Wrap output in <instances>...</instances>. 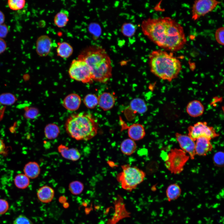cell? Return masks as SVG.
I'll return each mask as SVG.
<instances>
[{
    "label": "cell",
    "mask_w": 224,
    "mask_h": 224,
    "mask_svg": "<svg viewBox=\"0 0 224 224\" xmlns=\"http://www.w3.org/2000/svg\"><path fill=\"white\" fill-rule=\"evenodd\" d=\"M57 150L62 157L72 161H78L81 156L80 152L77 149L73 147L69 148L63 144L58 146Z\"/></svg>",
    "instance_id": "cell-12"
},
{
    "label": "cell",
    "mask_w": 224,
    "mask_h": 224,
    "mask_svg": "<svg viewBox=\"0 0 224 224\" xmlns=\"http://www.w3.org/2000/svg\"><path fill=\"white\" fill-rule=\"evenodd\" d=\"M60 133V129L59 127L55 124H48L44 128V135L48 139L52 140L56 138Z\"/></svg>",
    "instance_id": "cell-25"
},
{
    "label": "cell",
    "mask_w": 224,
    "mask_h": 224,
    "mask_svg": "<svg viewBox=\"0 0 224 224\" xmlns=\"http://www.w3.org/2000/svg\"><path fill=\"white\" fill-rule=\"evenodd\" d=\"M175 137L181 149L189 155L191 159H194L196 155L195 152V142L188 135L176 133Z\"/></svg>",
    "instance_id": "cell-10"
},
{
    "label": "cell",
    "mask_w": 224,
    "mask_h": 224,
    "mask_svg": "<svg viewBox=\"0 0 224 224\" xmlns=\"http://www.w3.org/2000/svg\"><path fill=\"white\" fill-rule=\"evenodd\" d=\"M149 59L152 72L163 80L171 81L178 77L182 69L180 61L172 53L154 50L150 53Z\"/></svg>",
    "instance_id": "cell-3"
},
{
    "label": "cell",
    "mask_w": 224,
    "mask_h": 224,
    "mask_svg": "<svg viewBox=\"0 0 224 224\" xmlns=\"http://www.w3.org/2000/svg\"><path fill=\"white\" fill-rule=\"evenodd\" d=\"M214 164L218 167H222L224 165V153L222 151L216 152L213 157Z\"/></svg>",
    "instance_id": "cell-32"
},
{
    "label": "cell",
    "mask_w": 224,
    "mask_h": 224,
    "mask_svg": "<svg viewBox=\"0 0 224 224\" xmlns=\"http://www.w3.org/2000/svg\"><path fill=\"white\" fill-rule=\"evenodd\" d=\"M128 134L129 138L135 141L142 139L146 135V132L142 125L136 123L128 127Z\"/></svg>",
    "instance_id": "cell-15"
},
{
    "label": "cell",
    "mask_w": 224,
    "mask_h": 224,
    "mask_svg": "<svg viewBox=\"0 0 224 224\" xmlns=\"http://www.w3.org/2000/svg\"><path fill=\"white\" fill-rule=\"evenodd\" d=\"M204 110L202 103L198 100H194L187 104L186 110L187 114L191 117H197L202 115Z\"/></svg>",
    "instance_id": "cell-17"
},
{
    "label": "cell",
    "mask_w": 224,
    "mask_h": 224,
    "mask_svg": "<svg viewBox=\"0 0 224 224\" xmlns=\"http://www.w3.org/2000/svg\"><path fill=\"white\" fill-rule=\"evenodd\" d=\"M7 48V44L2 39L0 38V54L5 51Z\"/></svg>",
    "instance_id": "cell-38"
},
{
    "label": "cell",
    "mask_w": 224,
    "mask_h": 224,
    "mask_svg": "<svg viewBox=\"0 0 224 224\" xmlns=\"http://www.w3.org/2000/svg\"><path fill=\"white\" fill-rule=\"evenodd\" d=\"M208 139L203 137L198 138L195 142V152L196 155L200 156L206 155L211 151L213 146Z\"/></svg>",
    "instance_id": "cell-13"
},
{
    "label": "cell",
    "mask_w": 224,
    "mask_h": 224,
    "mask_svg": "<svg viewBox=\"0 0 224 224\" xmlns=\"http://www.w3.org/2000/svg\"><path fill=\"white\" fill-rule=\"evenodd\" d=\"M121 167L122 171L117 175V180L123 189L131 191L144 181L146 174L137 167L125 164Z\"/></svg>",
    "instance_id": "cell-5"
},
{
    "label": "cell",
    "mask_w": 224,
    "mask_h": 224,
    "mask_svg": "<svg viewBox=\"0 0 224 224\" xmlns=\"http://www.w3.org/2000/svg\"><path fill=\"white\" fill-rule=\"evenodd\" d=\"M129 109L134 113L143 114L147 110V107L145 101L142 99L136 98L130 102Z\"/></svg>",
    "instance_id": "cell-20"
},
{
    "label": "cell",
    "mask_w": 224,
    "mask_h": 224,
    "mask_svg": "<svg viewBox=\"0 0 224 224\" xmlns=\"http://www.w3.org/2000/svg\"><path fill=\"white\" fill-rule=\"evenodd\" d=\"M39 110L36 108L30 107L26 110L24 116L25 118L29 119H34L37 117L39 114Z\"/></svg>",
    "instance_id": "cell-33"
},
{
    "label": "cell",
    "mask_w": 224,
    "mask_h": 224,
    "mask_svg": "<svg viewBox=\"0 0 224 224\" xmlns=\"http://www.w3.org/2000/svg\"><path fill=\"white\" fill-rule=\"evenodd\" d=\"M8 29L7 26L5 24L0 25V38L5 37L8 33Z\"/></svg>",
    "instance_id": "cell-37"
},
{
    "label": "cell",
    "mask_w": 224,
    "mask_h": 224,
    "mask_svg": "<svg viewBox=\"0 0 224 224\" xmlns=\"http://www.w3.org/2000/svg\"><path fill=\"white\" fill-rule=\"evenodd\" d=\"M39 200L41 202L47 203L53 200L54 195V191L48 185L43 186L40 188L37 193Z\"/></svg>",
    "instance_id": "cell-18"
},
{
    "label": "cell",
    "mask_w": 224,
    "mask_h": 224,
    "mask_svg": "<svg viewBox=\"0 0 224 224\" xmlns=\"http://www.w3.org/2000/svg\"><path fill=\"white\" fill-rule=\"evenodd\" d=\"M83 102L87 107L93 109L98 105V97L94 94H87L84 97Z\"/></svg>",
    "instance_id": "cell-30"
},
{
    "label": "cell",
    "mask_w": 224,
    "mask_h": 224,
    "mask_svg": "<svg viewBox=\"0 0 224 224\" xmlns=\"http://www.w3.org/2000/svg\"><path fill=\"white\" fill-rule=\"evenodd\" d=\"M77 58L87 63L93 80L105 83L111 77V60L107 52L102 47L95 45L88 47L80 53Z\"/></svg>",
    "instance_id": "cell-2"
},
{
    "label": "cell",
    "mask_w": 224,
    "mask_h": 224,
    "mask_svg": "<svg viewBox=\"0 0 224 224\" xmlns=\"http://www.w3.org/2000/svg\"><path fill=\"white\" fill-rule=\"evenodd\" d=\"M14 183L18 189H24L29 185V178L24 174H19L16 176L14 179Z\"/></svg>",
    "instance_id": "cell-26"
},
{
    "label": "cell",
    "mask_w": 224,
    "mask_h": 224,
    "mask_svg": "<svg viewBox=\"0 0 224 224\" xmlns=\"http://www.w3.org/2000/svg\"><path fill=\"white\" fill-rule=\"evenodd\" d=\"M56 51L57 55L61 58H67L70 56L73 52L71 45L66 42H59Z\"/></svg>",
    "instance_id": "cell-23"
},
{
    "label": "cell",
    "mask_w": 224,
    "mask_h": 224,
    "mask_svg": "<svg viewBox=\"0 0 224 224\" xmlns=\"http://www.w3.org/2000/svg\"><path fill=\"white\" fill-rule=\"evenodd\" d=\"M224 28L223 27H220L216 30L215 37L216 40L219 44L223 45Z\"/></svg>",
    "instance_id": "cell-34"
},
{
    "label": "cell",
    "mask_w": 224,
    "mask_h": 224,
    "mask_svg": "<svg viewBox=\"0 0 224 224\" xmlns=\"http://www.w3.org/2000/svg\"><path fill=\"white\" fill-rule=\"evenodd\" d=\"M52 46V42L48 36L41 35L38 38L36 42L37 53L40 56H46L49 53Z\"/></svg>",
    "instance_id": "cell-11"
},
{
    "label": "cell",
    "mask_w": 224,
    "mask_h": 224,
    "mask_svg": "<svg viewBox=\"0 0 224 224\" xmlns=\"http://www.w3.org/2000/svg\"><path fill=\"white\" fill-rule=\"evenodd\" d=\"M188 130V135L194 141L201 137L211 140L219 135L213 127L208 125L206 122H198L189 126Z\"/></svg>",
    "instance_id": "cell-8"
},
{
    "label": "cell",
    "mask_w": 224,
    "mask_h": 224,
    "mask_svg": "<svg viewBox=\"0 0 224 224\" xmlns=\"http://www.w3.org/2000/svg\"><path fill=\"white\" fill-rule=\"evenodd\" d=\"M98 104L100 107L104 110L106 111L111 109L115 103V99L111 93L104 92L98 97Z\"/></svg>",
    "instance_id": "cell-16"
},
{
    "label": "cell",
    "mask_w": 224,
    "mask_h": 224,
    "mask_svg": "<svg viewBox=\"0 0 224 224\" xmlns=\"http://www.w3.org/2000/svg\"><path fill=\"white\" fill-rule=\"evenodd\" d=\"M68 188L72 194L77 195L80 194L83 191L84 189V185L81 182L75 180L69 183Z\"/></svg>",
    "instance_id": "cell-27"
},
{
    "label": "cell",
    "mask_w": 224,
    "mask_h": 224,
    "mask_svg": "<svg viewBox=\"0 0 224 224\" xmlns=\"http://www.w3.org/2000/svg\"><path fill=\"white\" fill-rule=\"evenodd\" d=\"M189 158L181 149H172L165 160V166L171 173L179 174L183 170L184 166Z\"/></svg>",
    "instance_id": "cell-6"
},
{
    "label": "cell",
    "mask_w": 224,
    "mask_h": 224,
    "mask_svg": "<svg viewBox=\"0 0 224 224\" xmlns=\"http://www.w3.org/2000/svg\"><path fill=\"white\" fill-rule=\"evenodd\" d=\"M15 95L10 93H5L0 95V104L4 105H11L16 101Z\"/></svg>",
    "instance_id": "cell-28"
},
{
    "label": "cell",
    "mask_w": 224,
    "mask_h": 224,
    "mask_svg": "<svg viewBox=\"0 0 224 224\" xmlns=\"http://www.w3.org/2000/svg\"><path fill=\"white\" fill-rule=\"evenodd\" d=\"M136 30V27L133 24L129 22H125L122 25L121 31L124 36L130 37L134 35Z\"/></svg>",
    "instance_id": "cell-29"
},
{
    "label": "cell",
    "mask_w": 224,
    "mask_h": 224,
    "mask_svg": "<svg viewBox=\"0 0 224 224\" xmlns=\"http://www.w3.org/2000/svg\"><path fill=\"white\" fill-rule=\"evenodd\" d=\"M68 135L77 141H87L97 134L98 126L96 122L89 114L81 112L72 114L65 124Z\"/></svg>",
    "instance_id": "cell-4"
},
{
    "label": "cell",
    "mask_w": 224,
    "mask_h": 224,
    "mask_svg": "<svg viewBox=\"0 0 224 224\" xmlns=\"http://www.w3.org/2000/svg\"><path fill=\"white\" fill-rule=\"evenodd\" d=\"M81 102L80 96L75 93L67 96L63 99L62 105L66 109L70 111H75L80 107Z\"/></svg>",
    "instance_id": "cell-14"
},
{
    "label": "cell",
    "mask_w": 224,
    "mask_h": 224,
    "mask_svg": "<svg viewBox=\"0 0 224 224\" xmlns=\"http://www.w3.org/2000/svg\"><path fill=\"white\" fill-rule=\"evenodd\" d=\"M220 2L215 0H199L194 1L192 8V19L194 21L212 11Z\"/></svg>",
    "instance_id": "cell-9"
},
{
    "label": "cell",
    "mask_w": 224,
    "mask_h": 224,
    "mask_svg": "<svg viewBox=\"0 0 224 224\" xmlns=\"http://www.w3.org/2000/svg\"><path fill=\"white\" fill-rule=\"evenodd\" d=\"M141 28L144 35L150 40L167 50L179 51L186 43L183 27L169 17L145 19Z\"/></svg>",
    "instance_id": "cell-1"
},
{
    "label": "cell",
    "mask_w": 224,
    "mask_h": 224,
    "mask_svg": "<svg viewBox=\"0 0 224 224\" xmlns=\"http://www.w3.org/2000/svg\"><path fill=\"white\" fill-rule=\"evenodd\" d=\"M6 147L2 140L0 138V155L6 153Z\"/></svg>",
    "instance_id": "cell-39"
},
{
    "label": "cell",
    "mask_w": 224,
    "mask_h": 224,
    "mask_svg": "<svg viewBox=\"0 0 224 224\" xmlns=\"http://www.w3.org/2000/svg\"><path fill=\"white\" fill-rule=\"evenodd\" d=\"M69 12L65 9H62L55 15L54 18V24L58 27H63L65 26L69 21Z\"/></svg>",
    "instance_id": "cell-24"
},
{
    "label": "cell",
    "mask_w": 224,
    "mask_h": 224,
    "mask_svg": "<svg viewBox=\"0 0 224 224\" xmlns=\"http://www.w3.org/2000/svg\"><path fill=\"white\" fill-rule=\"evenodd\" d=\"M68 73L72 79L84 83H90L93 81L88 65L80 59L77 58L72 61Z\"/></svg>",
    "instance_id": "cell-7"
},
{
    "label": "cell",
    "mask_w": 224,
    "mask_h": 224,
    "mask_svg": "<svg viewBox=\"0 0 224 224\" xmlns=\"http://www.w3.org/2000/svg\"><path fill=\"white\" fill-rule=\"evenodd\" d=\"M7 3L10 9L18 10L22 9L25 6L26 1L24 0H9Z\"/></svg>",
    "instance_id": "cell-31"
},
{
    "label": "cell",
    "mask_w": 224,
    "mask_h": 224,
    "mask_svg": "<svg viewBox=\"0 0 224 224\" xmlns=\"http://www.w3.org/2000/svg\"><path fill=\"white\" fill-rule=\"evenodd\" d=\"M23 171L24 174L29 179H34L37 178L40 174V168L37 162L30 161L25 166Z\"/></svg>",
    "instance_id": "cell-19"
},
{
    "label": "cell",
    "mask_w": 224,
    "mask_h": 224,
    "mask_svg": "<svg viewBox=\"0 0 224 224\" xmlns=\"http://www.w3.org/2000/svg\"><path fill=\"white\" fill-rule=\"evenodd\" d=\"M137 148L135 141L130 138L125 139L121 143L120 149L124 154L130 156L133 154Z\"/></svg>",
    "instance_id": "cell-22"
},
{
    "label": "cell",
    "mask_w": 224,
    "mask_h": 224,
    "mask_svg": "<svg viewBox=\"0 0 224 224\" xmlns=\"http://www.w3.org/2000/svg\"><path fill=\"white\" fill-rule=\"evenodd\" d=\"M13 224H33V223L26 217L23 215H20L15 219Z\"/></svg>",
    "instance_id": "cell-35"
},
{
    "label": "cell",
    "mask_w": 224,
    "mask_h": 224,
    "mask_svg": "<svg viewBox=\"0 0 224 224\" xmlns=\"http://www.w3.org/2000/svg\"><path fill=\"white\" fill-rule=\"evenodd\" d=\"M9 207L8 202L3 199H0V215L6 213Z\"/></svg>",
    "instance_id": "cell-36"
},
{
    "label": "cell",
    "mask_w": 224,
    "mask_h": 224,
    "mask_svg": "<svg viewBox=\"0 0 224 224\" xmlns=\"http://www.w3.org/2000/svg\"><path fill=\"white\" fill-rule=\"evenodd\" d=\"M166 193L167 200L171 202L177 199L180 197L181 189L178 184H172L167 187Z\"/></svg>",
    "instance_id": "cell-21"
},
{
    "label": "cell",
    "mask_w": 224,
    "mask_h": 224,
    "mask_svg": "<svg viewBox=\"0 0 224 224\" xmlns=\"http://www.w3.org/2000/svg\"><path fill=\"white\" fill-rule=\"evenodd\" d=\"M5 20V17L4 13L0 11V25L3 24Z\"/></svg>",
    "instance_id": "cell-40"
}]
</instances>
